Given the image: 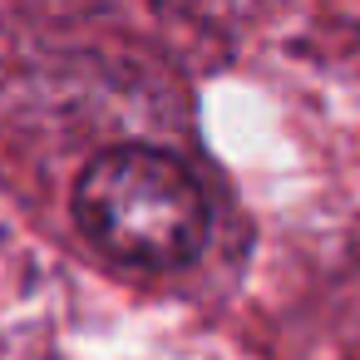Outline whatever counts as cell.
<instances>
[{
  "label": "cell",
  "mask_w": 360,
  "mask_h": 360,
  "mask_svg": "<svg viewBox=\"0 0 360 360\" xmlns=\"http://www.w3.org/2000/svg\"><path fill=\"white\" fill-rule=\"evenodd\" d=\"M79 232L139 271L188 266L212 232V207L193 168L148 143H119L89 158L75 183Z\"/></svg>",
  "instance_id": "1"
}]
</instances>
